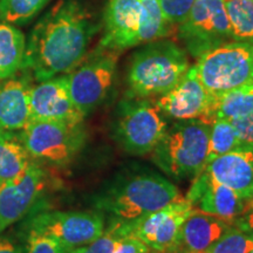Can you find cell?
Here are the masks:
<instances>
[{
  "mask_svg": "<svg viewBox=\"0 0 253 253\" xmlns=\"http://www.w3.org/2000/svg\"><path fill=\"white\" fill-rule=\"evenodd\" d=\"M181 198L176 186L156 172H129L115 179L97 207L120 220H134Z\"/></svg>",
  "mask_w": 253,
  "mask_h": 253,
  "instance_id": "2",
  "label": "cell"
},
{
  "mask_svg": "<svg viewBox=\"0 0 253 253\" xmlns=\"http://www.w3.org/2000/svg\"><path fill=\"white\" fill-rule=\"evenodd\" d=\"M140 2L143 11L140 42L147 43L167 37L171 25L167 21L157 0H140Z\"/></svg>",
  "mask_w": 253,
  "mask_h": 253,
  "instance_id": "25",
  "label": "cell"
},
{
  "mask_svg": "<svg viewBox=\"0 0 253 253\" xmlns=\"http://www.w3.org/2000/svg\"><path fill=\"white\" fill-rule=\"evenodd\" d=\"M249 253H253V249H252V250H251V251H250Z\"/></svg>",
  "mask_w": 253,
  "mask_h": 253,
  "instance_id": "36",
  "label": "cell"
},
{
  "mask_svg": "<svg viewBox=\"0 0 253 253\" xmlns=\"http://www.w3.org/2000/svg\"><path fill=\"white\" fill-rule=\"evenodd\" d=\"M210 126L201 120H182L168 128L153 153V161L168 176H198L207 167Z\"/></svg>",
  "mask_w": 253,
  "mask_h": 253,
  "instance_id": "4",
  "label": "cell"
},
{
  "mask_svg": "<svg viewBox=\"0 0 253 253\" xmlns=\"http://www.w3.org/2000/svg\"><path fill=\"white\" fill-rule=\"evenodd\" d=\"M32 161L18 131L0 129V184L21 175Z\"/></svg>",
  "mask_w": 253,
  "mask_h": 253,
  "instance_id": "22",
  "label": "cell"
},
{
  "mask_svg": "<svg viewBox=\"0 0 253 253\" xmlns=\"http://www.w3.org/2000/svg\"><path fill=\"white\" fill-rule=\"evenodd\" d=\"M195 67L209 93H226L253 80V45L227 41L198 56Z\"/></svg>",
  "mask_w": 253,
  "mask_h": 253,
  "instance_id": "6",
  "label": "cell"
},
{
  "mask_svg": "<svg viewBox=\"0 0 253 253\" xmlns=\"http://www.w3.org/2000/svg\"><path fill=\"white\" fill-rule=\"evenodd\" d=\"M142 15L140 0H108L103 15V36L99 46L121 52L141 45Z\"/></svg>",
  "mask_w": 253,
  "mask_h": 253,
  "instance_id": "15",
  "label": "cell"
},
{
  "mask_svg": "<svg viewBox=\"0 0 253 253\" xmlns=\"http://www.w3.org/2000/svg\"><path fill=\"white\" fill-rule=\"evenodd\" d=\"M203 172L205 186L197 202L198 210L233 224L245 210L248 201L240 197L235 190L214 181L207 172Z\"/></svg>",
  "mask_w": 253,
  "mask_h": 253,
  "instance_id": "19",
  "label": "cell"
},
{
  "mask_svg": "<svg viewBox=\"0 0 253 253\" xmlns=\"http://www.w3.org/2000/svg\"><path fill=\"white\" fill-rule=\"evenodd\" d=\"M47 182L46 170L33 160L21 175L0 184V235L26 217L45 192Z\"/></svg>",
  "mask_w": 253,
  "mask_h": 253,
  "instance_id": "11",
  "label": "cell"
},
{
  "mask_svg": "<svg viewBox=\"0 0 253 253\" xmlns=\"http://www.w3.org/2000/svg\"><path fill=\"white\" fill-rule=\"evenodd\" d=\"M126 237H130L128 221L116 219L108 229H104L99 238L88 244V246H84V253H113Z\"/></svg>",
  "mask_w": 253,
  "mask_h": 253,
  "instance_id": "27",
  "label": "cell"
},
{
  "mask_svg": "<svg viewBox=\"0 0 253 253\" xmlns=\"http://www.w3.org/2000/svg\"><path fill=\"white\" fill-rule=\"evenodd\" d=\"M240 141L245 144H253V112L248 115L230 120Z\"/></svg>",
  "mask_w": 253,
  "mask_h": 253,
  "instance_id": "31",
  "label": "cell"
},
{
  "mask_svg": "<svg viewBox=\"0 0 253 253\" xmlns=\"http://www.w3.org/2000/svg\"><path fill=\"white\" fill-rule=\"evenodd\" d=\"M31 115L36 121L62 122L71 126H82L86 118L73 102L66 74L32 86Z\"/></svg>",
  "mask_w": 253,
  "mask_h": 253,
  "instance_id": "13",
  "label": "cell"
},
{
  "mask_svg": "<svg viewBox=\"0 0 253 253\" xmlns=\"http://www.w3.org/2000/svg\"><path fill=\"white\" fill-rule=\"evenodd\" d=\"M232 224L196 209L182 224L175 245L168 253H204Z\"/></svg>",
  "mask_w": 253,
  "mask_h": 253,
  "instance_id": "18",
  "label": "cell"
},
{
  "mask_svg": "<svg viewBox=\"0 0 253 253\" xmlns=\"http://www.w3.org/2000/svg\"><path fill=\"white\" fill-rule=\"evenodd\" d=\"M253 112V80L220 95H212L202 122L210 126L214 120H233Z\"/></svg>",
  "mask_w": 253,
  "mask_h": 253,
  "instance_id": "20",
  "label": "cell"
},
{
  "mask_svg": "<svg viewBox=\"0 0 253 253\" xmlns=\"http://www.w3.org/2000/svg\"><path fill=\"white\" fill-rule=\"evenodd\" d=\"M244 144L237 135L236 129L229 120L217 119L210 125V137H209V150L207 164L216 157L236 149Z\"/></svg>",
  "mask_w": 253,
  "mask_h": 253,
  "instance_id": "24",
  "label": "cell"
},
{
  "mask_svg": "<svg viewBox=\"0 0 253 253\" xmlns=\"http://www.w3.org/2000/svg\"><path fill=\"white\" fill-rule=\"evenodd\" d=\"M253 249V238L235 225H230L204 253H249Z\"/></svg>",
  "mask_w": 253,
  "mask_h": 253,
  "instance_id": "28",
  "label": "cell"
},
{
  "mask_svg": "<svg viewBox=\"0 0 253 253\" xmlns=\"http://www.w3.org/2000/svg\"><path fill=\"white\" fill-rule=\"evenodd\" d=\"M212 95L199 80L195 66L167 93L160 95L155 104L161 113L175 120H202L207 114Z\"/></svg>",
  "mask_w": 253,
  "mask_h": 253,
  "instance_id": "14",
  "label": "cell"
},
{
  "mask_svg": "<svg viewBox=\"0 0 253 253\" xmlns=\"http://www.w3.org/2000/svg\"><path fill=\"white\" fill-rule=\"evenodd\" d=\"M196 211V208L181 198L134 220H126L130 236L136 237L150 250L157 253H168L175 245L182 224Z\"/></svg>",
  "mask_w": 253,
  "mask_h": 253,
  "instance_id": "12",
  "label": "cell"
},
{
  "mask_svg": "<svg viewBox=\"0 0 253 253\" xmlns=\"http://www.w3.org/2000/svg\"><path fill=\"white\" fill-rule=\"evenodd\" d=\"M99 28L80 0H60L32 30L21 71L38 82L67 74L86 56Z\"/></svg>",
  "mask_w": 253,
  "mask_h": 253,
  "instance_id": "1",
  "label": "cell"
},
{
  "mask_svg": "<svg viewBox=\"0 0 253 253\" xmlns=\"http://www.w3.org/2000/svg\"><path fill=\"white\" fill-rule=\"evenodd\" d=\"M195 1L196 0H157L164 17L171 26L184 21Z\"/></svg>",
  "mask_w": 253,
  "mask_h": 253,
  "instance_id": "30",
  "label": "cell"
},
{
  "mask_svg": "<svg viewBox=\"0 0 253 253\" xmlns=\"http://www.w3.org/2000/svg\"><path fill=\"white\" fill-rule=\"evenodd\" d=\"M253 238V201L246 202L245 210L232 224Z\"/></svg>",
  "mask_w": 253,
  "mask_h": 253,
  "instance_id": "33",
  "label": "cell"
},
{
  "mask_svg": "<svg viewBox=\"0 0 253 253\" xmlns=\"http://www.w3.org/2000/svg\"><path fill=\"white\" fill-rule=\"evenodd\" d=\"M189 67L185 50L173 41H150L131 56L126 73V96H160L171 89Z\"/></svg>",
  "mask_w": 253,
  "mask_h": 253,
  "instance_id": "3",
  "label": "cell"
},
{
  "mask_svg": "<svg viewBox=\"0 0 253 253\" xmlns=\"http://www.w3.org/2000/svg\"><path fill=\"white\" fill-rule=\"evenodd\" d=\"M26 227L53 237L71 250L90 244L106 229L102 214L84 211H46L31 218Z\"/></svg>",
  "mask_w": 253,
  "mask_h": 253,
  "instance_id": "10",
  "label": "cell"
},
{
  "mask_svg": "<svg viewBox=\"0 0 253 253\" xmlns=\"http://www.w3.org/2000/svg\"><path fill=\"white\" fill-rule=\"evenodd\" d=\"M0 81V129L20 131L32 121V77L26 72Z\"/></svg>",
  "mask_w": 253,
  "mask_h": 253,
  "instance_id": "17",
  "label": "cell"
},
{
  "mask_svg": "<svg viewBox=\"0 0 253 253\" xmlns=\"http://www.w3.org/2000/svg\"><path fill=\"white\" fill-rule=\"evenodd\" d=\"M214 181L229 186L245 201L253 199V144H242L216 157L203 170Z\"/></svg>",
  "mask_w": 253,
  "mask_h": 253,
  "instance_id": "16",
  "label": "cell"
},
{
  "mask_svg": "<svg viewBox=\"0 0 253 253\" xmlns=\"http://www.w3.org/2000/svg\"><path fill=\"white\" fill-rule=\"evenodd\" d=\"M0 253H24V249L12 237L0 235Z\"/></svg>",
  "mask_w": 253,
  "mask_h": 253,
  "instance_id": "34",
  "label": "cell"
},
{
  "mask_svg": "<svg viewBox=\"0 0 253 253\" xmlns=\"http://www.w3.org/2000/svg\"><path fill=\"white\" fill-rule=\"evenodd\" d=\"M251 201H253V199H251Z\"/></svg>",
  "mask_w": 253,
  "mask_h": 253,
  "instance_id": "37",
  "label": "cell"
},
{
  "mask_svg": "<svg viewBox=\"0 0 253 253\" xmlns=\"http://www.w3.org/2000/svg\"><path fill=\"white\" fill-rule=\"evenodd\" d=\"M178 36L195 58L232 39L224 0H196L178 25Z\"/></svg>",
  "mask_w": 253,
  "mask_h": 253,
  "instance_id": "9",
  "label": "cell"
},
{
  "mask_svg": "<svg viewBox=\"0 0 253 253\" xmlns=\"http://www.w3.org/2000/svg\"><path fill=\"white\" fill-rule=\"evenodd\" d=\"M18 134L32 160L54 166L71 163L84 142L81 126L54 121L32 120Z\"/></svg>",
  "mask_w": 253,
  "mask_h": 253,
  "instance_id": "8",
  "label": "cell"
},
{
  "mask_svg": "<svg viewBox=\"0 0 253 253\" xmlns=\"http://www.w3.org/2000/svg\"><path fill=\"white\" fill-rule=\"evenodd\" d=\"M84 246H80V248H75L71 250V251H68L67 253H84Z\"/></svg>",
  "mask_w": 253,
  "mask_h": 253,
  "instance_id": "35",
  "label": "cell"
},
{
  "mask_svg": "<svg viewBox=\"0 0 253 253\" xmlns=\"http://www.w3.org/2000/svg\"><path fill=\"white\" fill-rule=\"evenodd\" d=\"M168 129L161 110L150 100L130 97L119 104L115 138L122 149L132 155H147L155 149Z\"/></svg>",
  "mask_w": 253,
  "mask_h": 253,
  "instance_id": "7",
  "label": "cell"
},
{
  "mask_svg": "<svg viewBox=\"0 0 253 253\" xmlns=\"http://www.w3.org/2000/svg\"><path fill=\"white\" fill-rule=\"evenodd\" d=\"M26 38L12 24L0 21V81L17 74L23 68Z\"/></svg>",
  "mask_w": 253,
  "mask_h": 253,
  "instance_id": "21",
  "label": "cell"
},
{
  "mask_svg": "<svg viewBox=\"0 0 253 253\" xmlns=\"http://www.w3.org/2000/svg\"><path fill=\"white\" fill-rule=\"evenodd\" d=\"M150 249L136 237H126L114 250L113 253H149Z\"/></svg>",
  "mask_w": 253,
  "mask_h": 253,
  "instance_id": "32",
  "label": "cell"
},
{
  "mask_svg": "<svg viewBox=\"0 0 253 253\" xmlns=\"http://www.w3.org/2000/svg\"><path fill=\"white\" fill-rule=\"evenodd\" d=\"M231 38L253 45V0H224Z\"/></svg>",
  "mask_w": 253,
  "mask_h": 253,
  "instance_id": "23",
  "label": "cell"
},
{
  "mask_svg": "<svg viewBox=\"0 0 253 253\" xmlns=\"http://www.w3.org/2000/svg\"><path fill=\"white\" fill-rule=\"evenodd\" d=\"M49 0H0V19L5 23L23 25L33 19Z\"/></svg>",
  "mask_w": 253,
  "mask_h": 253,
  "instance_id": "26",
  "label": "cell"
},
{
  "mask_svg": "<svg viewBox=\"0 0 253 253\" xmlns=\"http://www.w3.org/2000/svg\"><path fill=\"white\" fill-rule=\"evenodd\" d=\"M23 249L24 253H67L71 251V249L53 237L27 227L25 229Z\"/></svg>",
  "mask_w": 253,
  "mask_h": 253,
  "instance_id": "29",
  "label": "cell"
},
{
  "mask_svg": "<svg viewBox=\"0 0 253 253\" xmlns=\"http://www.w3.org/2000/svg\"><path fill=\"white\" fill-rule=\"evenodd\" d=\"M119 50L97 46L66 74L75 106L84 116L100 107L113 89Z\"/></svg>",
  "mask_w": 253,
  "mask_h": 253,
  "instance_id": "5",
  "label": "cell"
}]
</instances>
